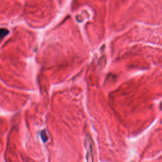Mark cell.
I'll return each mask as SVG.
<instances>
[{"label":"cell","instance_id":"6da1fadb","mask_svg":"<svg viewBox=\"0 0 162 162\" xmlns=\"http://www.w3.org/2000/svg\"><path fill=\"white\" fill-rule=\"evenodd\" d=\"M92 144L91 137L89 136L88 137H86V147L88 151V153H87V157L88 159L89 158H92V146L91 145Z\"/></svg>","mask_w":162,"mask_h":162},{"label":"cell","instance_id":"7a4b0ae2","mask_svg":"<svg viewBox=\"0 0 162 162\" xmlns=\"http://www.w3.org/2000/svg\"><path fill=\"white\" fill-rule=\"evenodd\" d=\"M8 31H7V30L3 29H0V41H1L3 39L6 35L8 34Z\"/></svg>","mask_w":162,"mask_h":162},{"label":"cell","instance_id":"3957f363","mask_svg":"<svg viewBox=\"0 0 162 162\" xmlns=\"http://www.w3.org/2000/svg\"><path fill=\"white\" fill-rule=\"evenodd\" d=\"M41 137L42 140L44 142H46L48 140V136L46 134V133L45 131H43L41 133Z\"/></svg>","mask_w":162,"mask_h":162}]
</instances>
